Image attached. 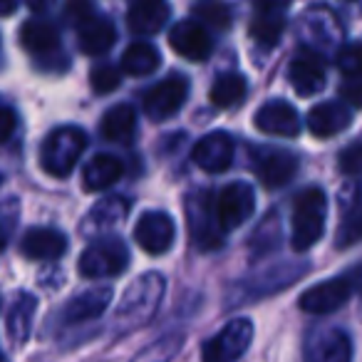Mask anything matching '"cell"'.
<instances>
[{
  "label": "cell",
  "instance_id": "10",
  "mask_svg": "<svg viewBox=\"0 0 362 362\" xmlns=\"http://www.w3.org/2000/svg\"><path fill=\"white\" fill-rule=\"evenodd\" d=\"M134 238L141 251L151 253V256H161V253H166L174 246V238H176L174 221L164 211H146L136 221Z\"/></svg>",
  "mask_w": 362,
  "mask_h": 362
},
{
  "label": "cell",
  "instance_id": "1",
  "mask_svg": "<svg viewBox=\"0 0 362 362\" xmlns=\"http://www.w3.org/2000/svg\"><path fill=\"white\" fill-rule=\"evenodd\" d=\"M164 276L159 273H144L141 278H136L122 296L119 305H117V330L129 332L136 327L146 325L154 317V313L159 310V303L164 298Z\"/></svg>",
  "mask_w": 362,
  "mask_h": 362
},
{
  "label": "cell",
  "instance_id": "19",
  "mask_svg": "<svg viewBox=\"0 0 362 362\" xmlns=\"http://www.w3.org/2000/svg\"><path fill=\"white\" fill-rule=\"evenodd\" d=\"M169 21L166 0H132L127 11V25L136 35H154Z\"/></svg>",
  "mask_w": 362,
  "mask_h": 362
},
{
  "label": "cell",
  "instance_id": "16",
  "mask_svg": "<svg viewBox=\"0 0 362 362\" xmlns=\"http://www.w3.org/2000/svg\"><path fill=\"white\" fill-rule=\"evenodd\" d=\"M112 303V288L110 286H97L87 288L85 293L75 296L72 300H67V305L62 308V322L65 325H77V322H87L100 317L102 313L110 308Z\"/></svg>",
  "mask_w": 362,
  "mask_h": 362
},
{
  "label": "cell",
  "instance_id": "37",
  "mask_svg": "<svg viewBox=\"0 0 362 362\" xmlns=\"http://www.w3.org/2000/svg\"><path fill=\"white\" fill-rule=\"evenodd\" d=\"M340 95L347 105L352 107H362V80H350L340 87Z\"/></svg>",
  "mask_w": 362,
  "mask_h": 362
},
{
  "label": "cell",
  "instance_id": "26",
  "mask_svg": "<svg viewBox=\"0 0 362 362\" xmlns=\"http://www.w3.org/2000/svg\"><path fill=\"white\" fill-rule=\"evenodd\" d=\"M159 50L151 47L149 42H132L129 47L124 50L122 55V67L124 72L134 77H144V75H151V72L159 67Z\"/></svg>",
  "mask_w": 362,
  "mask_h": 362
},
{
  "label": "cell",
  "instance_id": "8",
  "mask_svg": "<svg viewBox=\"0 0 362 362\" xmlns=\"http://www.w3.org/2000/svg\"><path fill=\"white\" fill-rule=\"evenodd\" d=\"M256 209V194L246 181H233L216 197V216L223 231L243 226Z\"/></svg>",
  "mask_w": 362,
  "mask_h": 362
},
{
  "label": "cell",
  "instance_id": "25",
  "mask_svg": "<svg viewBox=\"0 0 362 362\" xmlns=\"http://www.w3.org/2000/svg\"><path fill=\"white\" fill-rule=\"evenodd\" d=\"M136 129V115L132 105H117L102 117V136L110 141H127L134 136Z\"/></svg>",
  "mask_w": 362,
  "mask_h": 362
},
{
  "label": "cell",
  "instance_id": "35",
  "mask_svg": "<svg viewBox=\"0 0 362 362\" xmlns=\"http://www.w3.org/2000/svg\"><path fill=\"white\" fill-rule=\"evenodd\" d=\"M340 171L347 176H362V144H352L342 151Z\"/></svg>",
  "mask_w": 362,
  "mask_h": 362
},
{
  "label": "cell",
  "instance_id": "43",
  "mask_svg": "<svg viewBox=\"0 0 362 362\" xmlns=\"http://www.w3.org/2000/svg\"><path fill=\"white\" fill-rule=\"evenodd\" d=\"M0 362H6V357H3V352H0Z\"/></svg>",
  "mask_w": 362,
  "mask_h": 362
},
{
  "label": "cell",
  "instance_id": "18",
  "mask_svg": "<svg viewBox=\"0 0 362 362\" xmlns=\"http://www.w3.org/2000/svg\"><path fill=\"white\" fill-rule=\"evenodd\" d=\"M352 122V115L342 102H322L315 105L308 115V129L317 139H327V136L340 134L342 129H347Z\"/></svg>",
  "mask_w": 362,
  "mask_h": 362
},
{
  "label": "cell",
  "instance_id": "40",
  "mask_svg": "<svg viewBox=\"0 0 362 362\" xmlns=\"http://www.w3.org/2000/svg\"><path fill=\"white\" fill-rule=\"evenodd\" d=\"M18 8V0H0V18L13 16Z\"/></svg>",
  "mask_w": 362,
  "mask_h": 362
},
{
  "label": "cell",
  "instance_id": "22",
  "mask_svg": "<svg viewBox=\"0 0 362 362\" xmlns=\"http://www.w3.org/2000/svg\"><path fill=\"white\" fill-rule=\"evenodd\" d=\"M115 25L107 18L92 16L90 21L80 25V50L87 52V55H102L115 45Z\"/></svg>",
  "mask_w": 362,
  "mask_h": 362
},
{
  "label": "cell",
  "instance_id": "13",
  "mask_svg": "<svg viewBox=\"0 0 362 362\" xmlns=\"http://www.w3.org/2000/svg\"><path fill=\"white\" fill-rule=\"evenodd\" d=\"M288 80H291L293 90L300 97H313L325 87L327 72L322 60L310 50H303L293 57L291 67H288Z\"/></svg>",
  "mask_w": 362,
  "mask_h": 362
},
{
  "label": "cell",
  "instance_id": "28",
  "mask_svg": "<svg viewBox=\"0 0 362 362\" xmlns=\"http://www.w3.org/2000/svg\"><path fill=\"white\" fill-rule=\"evenodd\" d=\"M286 30V18L283 13H256L251 21V37L261 47H276Z\"/></svg>",
  "mask_w": 362,
  "mask_h": 362
},
{
  "label": "cell",
  "instance_id": "20",
  "mask_svg": "<svg viewBox=\"0 0 362 362\" xmlns=\"http://www.w3.org/2000/svg\"><path fill=\"white\" fill-rule=\"evenodd\" d=\"M21 251L30 261H57L67 251V238L55 228H30L23 236Z\"/></svg>",
  "mask_w": 362,
  "mask_h": 362
},
{
  "label": "cell",
  "instance_id": "5",
  "mask_svg": "<svg viewBox=\"0 0 362 362\" xmlns=\"http://www.w3.org/2000/svg\"><path fill=\"white\" fill-rule=\"evenodd\" d=\"M253 340V322L236 317L226 322L211 340L204 345V362H233L248 350Z\"/></svg>",
  "mask_w": 362,
  "mask_h": 362
},
{
  "label": "cell",
  "instance_id": "33",
  "mask_svg": "<svg viewBox=\"0 0 362 362\" xmlns=\"http://www.w3.org/2000/svg\"><path fill=\"white\" fill-rule=\"evenodd\" d=\"M337 67L342 75L360 77L362 75V42H350L337 52Z\"/></svg>",
  "mask_w": 362,
  "mask_h": 362
},
{
  "label": "cell",
  "instance_id": "39",
  "mask_svg": "<svg viewBox=\"0 0 362 362\" xmlns=\"http://www.w3.org/2000/svg\"><path fill=\"white\" fill-rule=\"evenodd\" d=\"M256 3V13H283L291 0H253Z\"/></svg>",
  "mask_w": 362,
  "mask_h": 362
},
{
  "label": "cell",
  "instance_id": "7",
  "mask_svg": "<svg viewBox=\"0 0 362 362\" xmlns=\"http://www.w3.org/2000/svg\"><path fill=\"white\" fill-rule=\"evenodd\" d=\"M187 216L192 238L202 251H214V248L221 246L223 228L216 216V202H211L209 194H197V197L189 199Z\"/></svg>",
  "mask_w": 362,
  "mask_h": 362
},
{
  "label": "cell",
  "instance_id": "4",
  "mask_svg": "<svg viewBox=\"0 0 362 362\" xmlns=\"http://www.w3.org/2000/svg\"><path fill=\"white\" fill-rule=\"evenodd\" d=\"M129 263V251L119 238L92 241L80 256V273L85 278H112L119 276Z\"/></svg>",
  "mask_w": 362,
  "mask_h": 362
},
{
  "label": "cell",
  "instance_id": "14",
  "mask_svg": "<svg viewBox=\"0 0 362 362\" xmlns=\"http://www.w3.org/2000/svg\"><path fill=\"white\" fill-rule=\"evenodd\" d=\"M256 174L263 181V187L278 189L286 187L288 181L296 176L298 159L286 149H261L256 151Z\"/></svg>",
  "mask_w": 362,
  "mask_h": 362
},
{
  "label": "cell",
  "instance_id": "36",
  "mask_svg": "<svg viewBox=\"0 0 362 362\" xmlns=\"http://www.w3.org/2000/svg\"><path fill=\"white\" fill-rule=\"evenodd\" d=\"M65 18L72 25L80 28L82 23H87L92 18V3L90 0H67L65 3Z\"/></svg>",
  "mask_w": 362,
  "mask_h": 362
},
{
  "label": "cell",
  "instance_id": "29",
  "mask_svg": "<svg viewBox=\"0 0 362 362\" xmlns=\"http://www.w3.org/2000/svg\"><path fill=\"white\" fill-rule=\"evenodd\" d=\"M317 362H350L352 342L342 330H330L317 342Z\"/></svg>",
  "mask_w": 362,
  "mask_h": 362
},
{
  "label": "cell",
  "instance_id": "12",
  "mask_svg": "<svg viewBox=\"0 0 362 362\" xmlns=\"http://www.w3.org/2000/svg\"><path fill=\"white\" fill-rule=\"evenodd\" d=\"M194 161L199 169L209 171V174H221L231 166L233 161V139L226 132H211V134L202 136L192 151Z\"/></svg>",
  "mask_w": 362,
  "mask_h": 362
},
{
  "label": "cell",
  "instance_id": "32",
  "mask_svg": "<svg viewBox=\"0 0 362 362\" xmlns=\"http://www.w3.org/2000/svg\"><path fill=\"white\" fill-rule=\"evenodd\" d=\"M197 16L204 25L216 28V30H228V25H231V11H228V6L221 3V0H209V3L199 6Z\"/></svg>",
  "mask_w": 362,
  "mask_h": 362
},
{
  "label": "cell",
  "instance_id": "6",
  "mask_svg": "<svg viewBox=\"0 0 362 362\" xmlns=\"http://www.w3.org/2000/svg\"><path fill=\"white\" fill-rule=\"evenodd\" d=\"M357 286H360L357 271L350 273V276H340V278H332V281L317 283V286L308 288L300 296V308L305 313H313V315H327V313L345 305L347 298L355 293Z\"/></svg>",
  "mask_w": 362,
  "mask_h": 362
},
{
  "label": "cell",
  "instance_id": "41",
  "mask_svg": "<svg viewBox=\"0 0 362 362\" xmlns=\"http://www.w3.org/2000/svg\"><path fill=\"white\" fill-rule=\"evenodd\" d=\"M28 8H33V11H45L47 6H50V0H25Z\"/></svg>",
  "mask_w": 362,
  "mask_h": 362
},
{
  "label": "cell",
  "instance_id": "15",
  "mask_svg": "<svg viewBox=\"0 0 362 362\" xmlns=\"http://www.w3.org/2000/svg\"><path fill=\"white\" fill-rule=\"evenodd\" d=\"M253 122L263 134L271 136H298V132H300V117H298L296 107H291L283 100L266 102L256 112Z\"/></svg>",
  "mask_w": 362,
  "mask_h": 362
},
{
  "label": "cell",
  "instance_id": "2",
  "mask_svg": "<svg viewBox=\"0 0 362 362\" xmlns=\"http://www.w3.org/2000/svg\"><path fill=\"white\" fill-rule=\"evenodd\" d=\"M327 216V197L320 189H305L298 194L296 206H293V248L296 251H308L320 241L325 231Z\"/></svg>",
  "mask_w": 362,
  "mask_h": 362
},
{
  "label": "cell",
  "instance_id": "3",
  "mask_svg": "<svg viewBox=\"0 0 362 362\" xmlns=\"http://www.w3.org/2000/svg\"><path fill=\"white\" fill-rule=\"evenodd\" d=\"M85 146H87L85 132L77 129V127H60V129H55L42 141V149H40L42 169L50 176H57V179L72 174V169L80 161Z\"/></svg>",
  "mask_w": 362,
  "mask_h": 362
},
{
  "label": "cell",
  "instance_id": "21",
  "mask_svg": "<svg viewBox=\"0 0 362 362\" xmlns=\"http://www.w3.org/2000/svg\"><path fill=\"white\" fill-rule=\"evenodd\" d=\"M122 171H124L122 159L112 154H97L92 161H87L85 171H82V181H85L87 192H102L119 179Z\"/></svg>",
  "mask_w": 362,
  "mask_h": 362
},
{
  "label": "cell",
  "instance_id": "38",
  "mask_svg": "<svg viewBox=\"0 0 362 362\" xmlns=\"http://www.w3.org/2000/svg\"><path fill=\"white\" fill-rule=\"evenodd\" d=\"M16 132V112L11 107H0V144L8 141Z\"/></svg>",
  "mask_w": 362,
  "mask_h": 362
},
{
  "label": "cell",
  "instance_id": "23",
  "mask_svg": "<svg viewBox=\"0 0 362 362\" xmlns=\"http://www.w3.org/2000/svg\"><path fill=\"white\" fill-rule=\"evenodd\" d=\"M37 310V300L30 293H21L8 313V337L13 342H25L33 330V317Z\"/></svg>",
  "mask_w": 362,
  "mask_h": 362
},
{
  "label": "cell",
  "instance_id": "27",
  "mask_svg": "<svg viewBox=\"0 0 362 362\" xmlns=\"http://www.w3.org/2000/svg\"><path fill=\"white\" fill-rule=\"evenodd\" d=\"M246 80L236 72H228V75L216 77L211 87V105L218 107V110H231V107L241 105L243 97H246Z\"/></svg>",
  "mask_w": 362,
  "mask_h": 362
},
{
  "label": "cell",
  "instance_id": "34",
  "mask_svg": "<svg viewBox=\"0 0 362 362\" xmlns=\"http://www.w3.org/2000/svg\"><path fill=\"white\" fill-rule=\"evenodd\" d=\"M90 82H92V90H95L97 95H110V92H115L117 87L122 85V75L117 67L102 65V67H97V70H92Z\"/></svg>",
  "mask_w": 362,
  "mask_h": 362
},
{
  "label": "cell",
  "instance_id": "11",
  "mask_svg": "<svg viewBox=\"0 0 362 362\" xmlns=\"http://www.w3.org/2000/svg\"><path fill=\"white\" fill-rule=\"evenodd\" d=\"M169 45L174 47L176 55H181L184 60H192V62H204L211 55V47H214L206 28L194 21L176 23L169 33Z\"/></svg>",
  "mask_w": 362,
  "mask_h": 362
},
{
  "label": "cell",
  "instance_id": "17",
  "mask_svg": "<svg viewBox=\"0 0 362 362\" xmlns=\"http://www.w3.org/2000/svg\"><path fill=\"white\" fill-rule=\"evenodd\" d=\"M127 214H129V202H127V199H122V197L102 199V202L95 204V206L90 209V214L85 216V221H82V233H85L87 238L102 236V233L119 226L127 218Z\"/></svg>",
  "mask_w": 362,
  "mask_h": 362
},
{
  "label": "cell",
  "instance_id": "30",
  "mask_svg": "<svg viewBox=\"0 0 362 362\" xmlns=\"http://www.w3.org/2000/svg\"><path fill=\"white\" fill-rule=\"evenodd\" d=\"M362 241V199L347 206L342 214V221L335 233V246L337 248H350Z\"/></svg>",
  "mask_w": 362,
  "mask_h": 362
},
{
  "label": "cell",
  "instance_id": "24",
  "mask_svg": "<svg viewBox=\"0 0 362 362\" xmlns=\"http://www.w3.org/2000/svg\"><path fill=\"white\" fill-rule=\"evenodd\" d=\"M21 42L33 55H47V52H55L57 45H60V33L50 23L28 21L21 28Z\"/></svg>",
  "mask_w": 362,
  "mask_h": 362
},
{
  "label": "cell",
  "instance_id": "42",
  "mask_svg": "<svg viewBox=\"0 0 362 362\" xmlns=\"http://www.w3.org/2000/svg\"><path fill=\"white\" fill-rule=\"evenodd\" d=\"M6 243H8V226L0 218V248H6Z\"/></svg>",
  "mask_w": 362,
  "mask_h": 362
},
{
  "label": "cell",
  "instance_id": "31",
  "mask_svg": "<svg viewBox=\"0 0 362 362\" xmlns=\"http://www.w3.org/2000/svg\"><path fill=\"white\" fill-rule=\"evenodd\" d=\"M179 350H181V337L169 335V337H161V340L151 342L149 347H144V350L134 357V362H171V357Z\"/></svg>",
  "mask_w": 362,
  "mask_h": 362
},
{
  "label": "cell",
  "instance_id": "9",
  "mask_svg": "<svg viewBox=\"0 0 362 362\" xmlns=\"http://www.w3.org/2000/svg\"><path fill=\"white\" fill-rule=\"evenodd\" d=\"M189 95V82L187 77H166L164 82L154 85L144 95V112L149 119L164 122L174 117L176 112L184 107Z\"/></svg>",
  "mask_w": 362,
  "mask_h": 362
}]
</instances>
